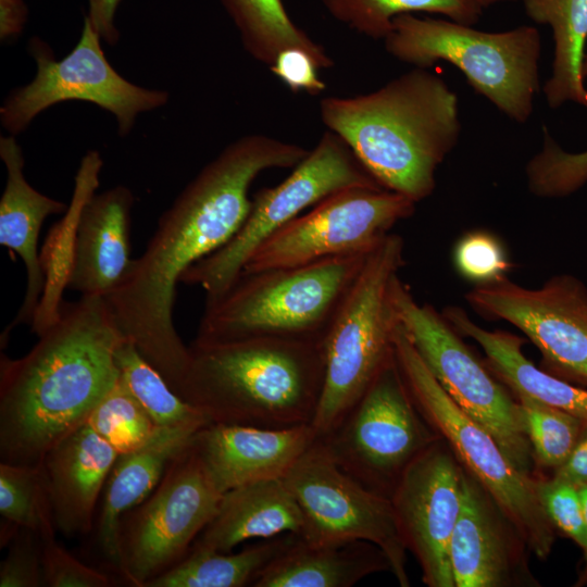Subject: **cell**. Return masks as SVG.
I'll use <instances>...</instances> for the list:
<instances>
[{
	"instance_id": "1",
	"label": "cell",
	"mask_w": 587,
	"mask_h": 587,
	"mask_svg": "<svg viewBox=\"0 0 587 587\" xmlns=\"http://www.w3.org/2000/svg\"><path fill=\"white\" fill-rule=\"evenodd\" d=\"M292 143L249 134L228 143L182 190L160 216L145 252L105 300L126 338L175 391L189 359L173 322L183 274L226 245L251 208L254 179L272 168H290Z\"/></svg>"
},
{
	"instance_id": "2",
	"label": "cell",
	"mask_w": 587,
	"mask_h": 587,
	"mask_svg": "<svg viewBox=\"0 0 587 587\" xmlns=\"http://www.w3.org/2000/svg\"><path fill=\"white\" fill-rule=\"evenodd\" d=\"M22 358H0L1 462L38 465L84 424L120 378L126 340L104 297L61 303L59 314Z\"/></svg>"
},
{
	"instance_id": "3",
	"label": "cell",
	"mask_w": 587,
	"mask_h": 587,
	"mask_svg": "<svg viewBox=\"0 0 587 587\" xmlns=\"http://www.w3.org/2000/svg\"><path fill=\"white\" fill-rule=\"evenodd\" d=\"M320 117L385 189L415 203L436 187V172L457 146L455 92L436 73L414 67L371 92L329 96Z\"/></svg>"
},
{
	"instance_id": "4",
	"label": "cell",
	"mask_w": 587,
	"mask_h": 587,
	"mask_svg": "<svg viewBox=\"0 0 587 587\" xmlns=\"http://www.w3.org/2000/svg\"><path fill=\"white\" fill-rule=\"evenodd\" d=\"M176 394L211 423L283 428L311 424L324 384L323 342L195 338Z\"/></svg>"
},
{
	"instance_id": "5",
	"label": "cell",
	"mask_w": 587,
	"mask_h": 587,
	"mask_svg": "<svg viewBox=\"0 0 587 587\" xmlns=\"http://www.w3.org/2000/svg\"><path fill=\"white\" fill-rule=\"evenodd\" d=\"M369 253L240 273L223 292L207 296L196 338L323 342Z\"/></svg>"
},
{
	"instance_id": "6",
	"label": "cell",
	"mask_w": 587,
	"mask_h": 587,
	"mask_svg": "<svg viewBox=\"0 0 587 587\" xmlns=\"http://www.w3.org/2000/svg\"><path fill=\"white\" fill-rule=\"evenodd\" d=\"M383 41L391 57L415 67L428 68L439 61L454 65L509 118H530L541 54L536 27L485 32L449 18L402 14Z\"/></svg>"
},
{
	"instance_id": "7",
	"label": "cell",
	"mask_w": 587,
	"mask_h": 587,
	"mask_svg": "<svg viewBox=\"0 0 587 587\" xmlns=\"http://www.w3.org/2000/svg\"><path fill=\"white\" fill-rule=\"evenodd\" d=\"M403 239L389 233L366 257L324 339L325 374L311 423L329 432L394 357L399 324L394 289L404 265Z\"/></svg>"
},
{
	"instance_id": "8",
	"label": "cell",
	"mask_w": 587,
	"mask_h": 587,
	"mask_svg": "<svg viewBox=\"0 0 587 587\" xmlns=\"http://www.w3.org/2000/svg\"><path fill=\"white\" fill-rule=\"evenodd\" d=\"M394 351L420 413L448 445L464 471L486 489L515 525L530 552L547 559L557 530L538 498L535 475L521 472L492 435L454 403L400 324L394 335Z\"/></svg>"
},
{
	"instance_id": "9",
	"label": "cell",
	"mask_w": 587,
	"mask_h": 587,
	"mask_svg": "<svg viewBox=\"0 0 587 587\" xmlns=\"http://www.w3.org/2000/svg\"><path fill=\"white\" fill-rule=\"evenodd\" d=\"M394 299L400 325L438 384L492 435L521 472L534 475L532 447L515 396L477 359L442 313L419 303L400 277Z\"/></svg>"
},
{
	"instance_id": "10",
	"label": "cell",
	"mask_w": 587,
	"mask_h": 587,
	"mask_svg": "<svg viewBox=\"0 0 587 587\" xmlns=\"http://www.w3.org/2000/svg\"><path fill=\"white\" fill-rule=\"evenodd\" d=\"M351 187H382L347 143L326 130L279 184L262 188L239 230L222 248L191 265L180 283L201 287L208 297L227 289L253 251L271 235L326 197Z\"/></svg>"
},
{
	"instance_id": "11",
	"label": "cell",
	"mask_w": 587,
	"mask_h": 587,
	"mask_svg": "<svg viewBox=\"0 0 587 587\" xmlns=\"http://www.w3.org/2000/svg\"><path fill=\"white\" fill-rule=\"evenodd\" d=\"M438 438L417 410L395 351L360 399L317 437L346 474L389 499L409 464Z\"/></svg>"
},
{
	"instance_id": "12",
	"label": "cell",
	"mask_w": 587,
	"mask_h": 587,
	"mask_svg": "<svg viewBox=\"0 0 587 587\" xmlns=\"http://www.w3.org/2000/svg\"><path fill=\"white\" fill-rule=\"evenodd\" d=\"M101 37L84 16L79 39L68 54L57 60L40 38L29 40L36 74L13 89L0 108L2 127L11 135L24 132L34 118L54 104L86 101L110 112L117 134L125 137L140 113L164 107L166 90L149 89L124 78L107 60Z\"/></svg>"
},
{
	"instance_id": "13",
	"label": "cell",
	"mask_w": 587,
	"mask_h": 587,
	"mask_svg": "<svg viewBox=\"0 0 587 587\" xmlns=\"http://www.w3.org/2000/svg\"><path fill=\"white\" fill-rule=\"evenodd\" d=\"M283 479L301 509L303 540L312 545L370 541L386 553L398 584L410 586L408 549L389 498L346 474L317 438Z\"/></svg>"
},
{
	"instance_id": "14",
	"label": "cell",
	"mask_w": 587,
	"mask_h": 587,
	"mask_svg": "<svg viewBox=\"0 0 587 587\" xmlns=\"http://www.w3.org/2000/svg\"><path fill=\"white\" fill-rule=\"evenodd\" d=\"M415 204L383 187L340 190L265 239L250 255L241 273L369 253L398 222L414 213Z\"/></svg>"
},
{
	"instance_id": "15",
	"label": "cell",
	"mask_w": 587,
	"mask_h": 587,
	"mask_svg": "<svg viewBox=\"0 0 587 587\" xmlns=\"http://www.w3.org/2000/svg\"><path fill=\"white\" fill-rule=\"evenodd\" d=\"M223 494L190 447L121 527V565L137 587L176 564L214 516Z\"/></svg>"
},
{
	"instance_id": "16",
	"label": "cell",
	"mask_w": 587,
	"mask_h": 587,
	"mask_svg": "<svg viewBox=\"0 0 587 587\" xmlns=\"http://www.w3.org/2000/svg\"><path fill=\"white\" fill-rule=\"evenodd\" d=\"M465 299L482 316L520 329L540 351L545 371L587 387V287L579 278L558 274L526 288L505 276L475 285Z\"/></svg>"
},
{
	"instance_id": "17",
	"label": "cell",
	"mask_w": 587,
	"mask_h": 587,
	"mask_svg": "<svg viewBox=\"0 0 587 587\" xmlns=\"http://www.w3.org/2000/svg\"><path fill=\"white\" fill-rule=\"evenodd\" d=\"M464 494V470L439 437L402 473L390 500L404 545L428 587H454L449 544Z\"/></svg>"
},
{
	"instance_id": "18",
	"label": "cell",
	"mask_w": 587,
	"mask_h": 587,
	"mask_svg": "<svg viewBox=\"0 0 587 587\" xmlns=\"http://www.w3.org/2000/svg\"><path fill=\"white\" fill-rule=\"evenodd\" d=\"M528 552L515 525L464 471L462 507L449 544L454 587L539 586Z\"/></svg>"
},
{
	"instance_id": "19",
	"label": "cell",
	"mask_w": 587,
	"mask_h": 587,
	"mask_svg": "<svg viewBox=\"0 0 587 587\" xmlns=\"http://www.w3.org/2000/svg\"><path fill=\"white\" fill-rule=\"evenodd\" d=\"M311 424L283 428L209 423L190 447L222 492L241 485L284 478L315 442Z\"/></svg>"
},
{
	"instance_id": "20",
	"label": "cell",
	"mask_w": 587,
	"mask_h": 587,
	"mask_svg": "<svg viewBox=\"0 0 587 587\" xmlns=\"http://www.w3.org/2000/svg\"><path fill=\"white\" fill-rule=\"evenodd\" d=\"M134 195L122 185L91 195L75 225L66 287L82 296H109L124 279L130 258Z\"/></svg>"
},
{
	"instance_id": "21",
	"label": "cell",
	"mask_w": 587,
	"mask_h": 587,
	"mask_svg": "<svg viewBox=\"0 0 587 587\" xmlns=\"http://www.w3.org/2000/svg\"><path fill=\"white\" fill-rule=\"evenodd\" d=\"M0 158L7 170L0 199V245L14 251L23 261L26 290L16 315L1 335V346L10 332L21 324H33L46 289V276L38 252V238L43 221L67 210L62 201L36 190L24 174L23 150L14 135L0 137Z\"/></svg>"
},
{
	"instance_id": "22",
	"label": "cell",
	"mask_w": 587,
	"mask_h": 587,
	"mask_svg": "<svg viewBox=\"0 0 587 587\" xmlns=\"http://www.w3.org/2000/svg\"><path fill=\"white\" fill-rule=\"evenodd\" d=\"M120 454L86 422L41 460L55 528L64 535L92 527L97 501Z\"/></svg>"
},
{
	"instance_id": "23",
	"label": "cell",
	"mask_w": 587,
	"mask_h": 587,
	"mask_svg": "<svg viewBox=\"0 0 587 587\" xmlns=\"http://www.w3.org/2000/svg\"><path fill=\"white\" fill-rule=\"evenodd\" d=\"M203 426L159 427L141 447L117 457L103 488L97 540L105 558L118 570L124 516L151 495L170 463Z\"/></svg>"
},
{
	"instance_id": "24",
	"label": "cell",
	"mask_w": 587,
	"mask_h": 587,
	"mask_svg": "<svg viewBox=\"0 0 587 587\" xmlns=\"http://www.w3.org/2000/svg\"><path fill=\"white\" fill-rule=\"evenodd\" d=\"M301 509L283 478L254 482L223 494L218 508L191 548L230 552L249 539L300 535Z\"/></svg>"
},
{
	"instance_id": "25",
	"label": "cell",
	"mask_w": 587,
	"mask_h": 587,
	"mask_svg": "<svg viewBox=\"0 0 587 587\" xmlns=\"http://www.w3.org/2000/svg\"><path fill=\"white\" fill-rule=\"evenodd\" d=\"M441 313L460 335L479 345L488 367L513 395L528 396L587 425V387L537 367L523 352L524 339L515 334L485 329L459 307H448Z\"/></svg>"
},
{
	"instance_id": "26",
	"label": "cell",
	"mask_w": 587,
	"mask_h": 587,
	"mask_svg": "<svg viewBox=\"0 0 587 587\" xmlns=\"http://www.w3.org/2000/svg\"><path fill=\"white\" fill-rule=\"evenodd\" d=\"M385 571H391L386 553L370 541L312 545L294 534L252 586L350 587Z\"/></svg>"
},
{
	"instance_id": "27",
	"label": "cell",
	"mask_w": 587,
	"mask_h": 587,
	"mask_svg": "<svg viewBox=\"0 0 587 587\" xmlns=\"http://www.w3.org/2000/svg\"><path fill=\"white\" fill-rule=\"evenodd\" d=\"M526 15L550 26L553 37L551 76L544 85L548 105L573 102L587 109L583 75L587 41V0H523Z\"/></svg>"
},
{
	"instance_id": "28",
	"label": "cell",
	"mask_w": 587,
	"mask_h": 587,
	"mask_svg": "<svg viewBox=\"0 0 587 587\" xmlns=\"http://www.w3.org/2000/svg\"><path fill=\"white\" fill-rule=\"evenodd\" d=\"M292 536L285 534L264 539L237 553L192 547L176 564L149 579L145 587L252 586Z\"/></svg>"
},
{
	"instance_id": "29",
	"label": "cell",
	"mask_w": 587,
	"mask_h": 587,
	"mask_svg": "<svg viewBox=\"0 0 587 587\" xmlns=\"http://www.w3.org/2000/svg\"><path fill=\"white\" fill-rule=\"evenodd\" d=\"M235 24L245 50L270 67L287 49L308 52L321 70L334 65L324 47L289 16L283 0H221Z\"/></svg>"
},
{
	"instance_id": "30",
	"label": "cell",
	"mask_w": 587,
	"mask_h": 587,
	"mask_svg": "<svg viewBox=\"0 0 587 587\" xmlns=\"http://www.w3.org/2000/svg\"><path fill=\"white\" fill-rule=\"evenodd\" d=\"M329 15L353 32L384 40L394 20L402 14L435 13L446 18L476 24L483 8L474 0H320Z\"/></svg>"
},
{
	"instance_id": "31",
	"label": "cell",
	"mask_w": 587,
	"mask_h": 587,
	"mask_svg": "<svg viewBox=\"0 0 587 587\" xmlns=\"http://www.w3.org/2000/svg\"><path fill=\"white\" fill-rule=\"evenodd\" d=\"M116 360L121 380L158 427L211 423L171 388L132 342L125 340L120 346Z\"/></svg>"
},
{
	"instance_id": "32",
	"label": "cell",
	"mask_w": 587,
	"mask_h": 587,
	"mask_svg": "<svg viewBox=\"0 0 587 587\" xmlns=\"http://www.w3.org/2000/svg\"><path fill=\"white\" fill-rule=\"evenodd\" d=\"M0 513L5 522L37 535L55 527L41 464L0 463Z\"/></svg>"
},
{
	"instance_id": "33",
	"label": "cell",
	"mask_w": 587,
	"mask_h": 587,
	"mask_svg": "<svg viewBox=\"0 0 587 587\" xmlns=\"http://www.w3.org/2000/svg\"><path fill=\"white\" fill-rule=\"evenodd\" d=\"M522 409L534 464L551 473L563 464L585 424L562 410L525 395H513Z\"/></svg>"
},
{
	"instance_id": "34",
	"label": "cell",
	"mask_w": 587,
	"mask_h": 587,
	"mask_svg": "<svg viewBox=\"0 0 587 587\" xmlns=\"http://www.w3.org/2000/svg\"><path fill=\"white\" fill-rule=\"evenodd\" d=\"M86 423L118 454L141 447L159 428L121 378L92 410Z\"/></svg>"
},
{
	"instance_id": "35",
	"label": "cell",
	"mask_w": 587,
	"mask_h": 587,
	"mask_svg": "<svg viewBox=\"0 0 587 587\" xmlns=\"http://www.w3.org/2000/svg\"><path fill=\"white\" fill-rule=\"evenodd\" d=\"M542 130V148L525 168L528 190L539 198L567 197L587 184V150H563L547 127Z\"/></svg>"
},
{
	"instance_id": "36",
	"label": "cell",
	"mask_w": 587,
	"mask_h": 587,
	"mask_svg": "<svg viewBox=\"0 0 587 587\" xmlns=\"http://www.w3.org/2000/svg\"><path fill=\"white\" fill-rule=\"evenodd\" d=\"M453 263L463 278L476 285L501 279L512 268L502 242L485 230L470 232L459 239Z\"/></svg>"
},
{
	"instance_id": "37",
	"label": "cell",
	"mask_w": 587,
	"mask_h": 587,
	"mask_svg": "<svg viewBox=\"0 0 587 587\" xmlns=\"http://www.w3.org/2000/svg\"><path fill=\"white\" fill-rule=\"evenodd\" d=\"M534 475L538 498L551 524L583 553L587 548V536L579 489L551 475Z\"/></svg>"
},
{
	"instance_id": "38",
	"label": "cell",
	"mask_w": 587,
	"mask_h": 587,
	"mask_svg": "<svg viewBox=\"0 0 587 587\" xmlns=\"http://www.w3.org/2000/svg\"><path fill=\"white\" fill-rule=\"evenodd\" d=\"M55 527L38 535L45 584L50 587H108L111 579L85 565L68 553L54 538Z\"/></svg>"
},
{
	"instance_id": "39",
	"label": "cell",
	"mask_w": 587,
	"mask_h": 587,
	"mask_svg": "<svg viewBox=\"0 0 587 587\" xmlns=\"http://www.w3.org/2000/svg\"><path fill=\"white\" fill-rule=\"evenodd\" d=\"M10 541L9 552L0 566V587L46 585L38 535L20 527Z\"/></svg>"
},
{
	"instance_id": "40",
	"label": "cell",
	"mask_w": 587,
	"mask_h": 587,
	"mask_svg": "<svg viewBox=\"0 0 587 587\" xmlns=\"http://www.w3.org/2000/svg\"><path fill=\"white\" fill-rule=\"evenodd\" d=\"M268 68L292 92L316 96L326 88V84L319 75L320 66L303 50L282 51Z\"/></svg>"
},
{
	"instance_id": "41",
	"label": "cell",
	"mask_w": 587,
	"mask_h": 587,
	"mask_svg": "<svg viewBox=\"0 0 587 587\" xmlns=\"http://www.w3.org/2000/svg\"><path fill=\"white\" fill-rule=\"evenodd\" d=\"M120 3L121 0H88V12L85 14L101 39L111 46L120 40V32L115 26Z\"/></svg>"
},
{
	"instance_id": "42",
	"label": "cell",
	"mask_w": 587,
	"mask_h": 587,
	"mask_svg": "<svg viewBox=\"0 0 587 587\" xmlns=\"http://www.w3.org/2000/svg\"><path fill=\"white\" fill-rule=\"evenodd\" d=\"M550 475L577 488L587 485V425L566 460Z\"/></svg>"
},
{
	"instance_id": "43",
	"label": "cell",
	"mask_w": 587,
	"mask_h": 587,
	"mask_svg": "<svg viewBox=\"0 0 587 587\" xmlns=\"http://www.w3.org/2000/svg\"><path fill=\"white\" fill-rule=\"evenodd\" d=\"M28 9L24 0H0V39H16L24 30Z\"/></svg>"
},
{
	"instance_id": "44",
	"label": "cell",
	"mask_w": 587,
	"mask_h": 587,
	"mask_svg": "<svg viewBox=\"0 0 587 587\" xmlns=\"http://www.w3.org/2000/svg\"><path fill=\"white\" fill-rule=\"evenodd\" d=\"M579 495L582 499L583 504V512H584V520H585V527H586V536H587V485H584L578 488ZM587 585V548L583 552V566L578 573L577 579L574 584L576 587H583Z\"/></svg>"
},
{
	"instance_id": "45",
	"label": "cell",
	"mask_w": 587,
	"mask_h": 587,
	"mask_svg": "<svg viewBox=\"0 0 587 587\" xmlns=\"http://www.w3.org/2000/svg\"><path fill=\"white\" fill-rule=\"evenodd\" d=\"M477 4H479L483 9L487 8V7H490L492 4H497V3H500V2H505V1H513V0H474Z\"/></svg>"
},
{
	"instance_id": "46",
	"label": "cell",
	"mask_w": 587,
	"mask_h": 587,
	"mask_svg": "<svg viewBox=\"0 0 587 587\" xmlns=\"http://www.w3.org/2000/svg\"><path fill=\"white\" fill-rule=\"evenodd\" d=\"M583 75L585 79L587 78V52L585 54L584 63H583Z\"/></svg>"
}]
</instances>
